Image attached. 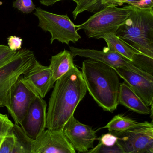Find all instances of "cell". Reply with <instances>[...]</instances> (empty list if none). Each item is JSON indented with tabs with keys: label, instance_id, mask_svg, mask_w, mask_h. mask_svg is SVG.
<instances>
[{
	"label": "cell",
	"instance_id": "cell-26",
	"mask_svg": "<svg viewBox=\"0 0 153 153\" xmlns=\"http://www.w3.org/2000/svg\"><path fill=\"white\" fill-rule=\"evenodd\" d=\"M8 46L13 51H19L22 48V39L19 37L15 36H10L7 38Z\"/></svg>",
	"mask_w": 153,
	"mask_h": 153
},
{
	"label": "cell",
	"instance_id": "cell-25",
	"mask_svg": "<svg viewBox=\"0 0 153 153\" xmlns=\"http://www.w3.org/2000/svg\"><path fill=\"white\" fill-rule=\"evenodd\" d=\"M15 135L12 130L3 140L0 146V153H10L15 145Z\"/></svg>",
	"mask_w": 153,
	"mask_h": 153
},
{
	"label": "cell",
	"instance_id": "cell-21",
	"mask_svg": "<svg viewBox=\"0 0 153 153\" xmlns=\"http://www.w3.org/2000/svg\"><path fill=\"white\" fill-rule=\"evenodd\" d=\"M14 124L6 114L0 113V146L4 137L12 131Z\"/></svg>",
	"mask_w": 153,
	"mask_h": 153
},
{
	"label": "cell",
	"instance_id": "cell-22",
	"mask_svg": "<svg viewBox=\"0 0 153 153\" xmlns=\"http://www.w3.org/2000/svg\"><path fill=\"white\" fill-rule=\"evenodd\" d=\"M86 153H125L118 144L117 142L112 146L103 145L100 142L95 147Z\"/></svg>",
	"mask_w": 153,
	"mask_h": 153
},
{
	"label": "cell",
	"instance_id": "cell-11",
	"mask_svg": "<svg viewBox=\"0 0 153 153\" xmlns=\"http://www.w3.org/2000/svg\"><path fill=\"white\" fill-rule=\"evenodd\" d=\"M47 107L46 100L37 96L19 126L31 140H37L46 128Z\"/></svg>",
	"mask_w": 153,
	"mask_h": 153
},
{
	"label": "cell",
	"instance_id": "cell-6",
	"mask_svg": "<svg viewBox=\"0 0 153 153\" xmlns=\"http://www.w3.org/2000/svg\"><path fill=\"white\" fill-rule=\"evenodd\" d=\"M36 60L34 53L27 48L17 51L9 62L0 68V108L6 107L11 88L25 74Z\"/></svg>",
	"mask_w": 153,
	"mask_h": 153
},
{
	"label": "cell",
	"instance_id": "cell-12",
	"mask_svg": "<svg viewBox=\"0 0 153 153\" xmlns=\"http://www.w3.org/2000/svg\"><path fill=\"white\" fill-rule=\"evenodd\" d=\"M24 85L37 96L44 98L54 87L52 72L49 66L35 60L31 68L20 76Z\"/></svg>",
	"mask_w": 153,
	"mask_h": 153
},
{
	"label": "cell",
	"instance_id": "cell-28",
	"mask_svg": "<svg viewBox=\"0 0 153 153\" xmlns=\"http://www.w3.org/2000/svg\"><path fill=\"white\" fill-rule=\"evenodd\" d=\"M129 5L141 10H153V0H140Z\"/></svg>",
	"mask_w": 153,
	"mask_h": 153
},
{
	"label": "cell",
	"instance_id": "cell-10",
	"mask_svg": "<svg viewBox=\"0 0 153 153\" xmlns=\"http://www.w3.org/2000/svg\"><path fill=\"white\" fill-rule=\"evenodd\" d=\"M37 96L24 85L20 77L13 84L9 93L6 108L15 124L20 125Z\"/></svg>",
	"mask_w": 153,
	"mask_h": 153
},
{
	"label": "cell",
	"instance_id": "cell-13",
	"mask_svg": "<svg viewBox=\"0 0 153 153\" xmlns=\"http://www.w3.org/2000/svg\"><path fill=\"white\" fill-rule=\"evenodd\" d=\"M119 76L146 104L153 105V76L149 73L141 74L123 68L115 69Z\"/></svg>",
	"mask_w": 153,
	"mask_h": 153
},
{
	"label": "cell",
	"instance_id": "cell-29",
	"mask_svg": "<svg viewBox=\"0 0 153 153\" xmlns=\"http://www.w3.org/2000/svg\"><path fill=\"white\" fill-rule=\"evenodd\" d=\"M140 0H115L114 5L115 6H121L124 4H128V5H131L134 3Z\"/></svg>",
	"mask_w": 153,
	"mask_h": 153
},
{
	"label": "cell",
	"instance_id": "cell-3",
	"mask_svg": "<svg viewBox=\"0 0 153 153\" xmlns=\"http://www.w3.org/2000/svg\"><path fill=\"white\" fill-rule=\"evenodd\" d=\"M128 6L130 13L115 34L143 56L153 59V10Z\"/></svg>",
	"mask_w": 153,
	"mask_h": 153
},
{
	"label": "cell",
	"instance_id": "cell-8",
	"mask_svg": "<svg viewBox=\"0 0 153 153\" xmlns=\"http://www.w3.org/2000/svg\"><path fill=\"white\" fill-rule=\"evenodd\" d=\"M98 130H94L88 125L82 124L72 116L65 125L63 132L75 151L86 153L94 147L97 140Z\"/></svg>",
	"mask_w": 153,
	"mask_h": 153
},
{
	"label": "cell",
	"instance_id": "cell-18",
	"mask_svg": "<svg viewBox=\"0 0 153 153\" xmlns=\"http://www.w3.org/2000/svg\"><path fill=\"white\" fill-rule=\"evenodd\" d=\"M63 0H39L41 4L50 6L56 3ZM75 2L76 7L72 12L74 19L78 15L84 11L97 12L102 10L104 6L102 4V0H72Z\"/></svg>",
	"mask_w": 153,
	"mask_h": 153
},
{
	"label": "cell",
	"instance_id": "cell-1",
	"mask_svg": "<svg viewBox=\"0 0 153 153\" xmlns=\"http://www.w3.org/2000/svg\"><path fill=\"white\" fill-rule=\"evenodd\" d=\"M53 87L47 111L46 128L63 132L85 97L87 88L81 71L76 66L57 80Z\"/></svg>",
	"mask_w": 153,
	"mask_h": 153
},
{
	"label": "cell",
	"instance_id": "cell-4",
	"mask_svg": "<svg viewBox=\"0 0 153 153\" xmlns=\"http://www.w3.org/2000/svg\"><path fill=\"white\" fill-rule=\"evenodd\" d=\"M130 12L128 5L122 8L114 5L105 6L82 24L75 25V27L77 31L83 30L89 38L101 39L107 33H116Z\"/></svg>",
	"mask_w": 153,
	"mask_h": 153
},
{
	"label": "cell",
	"instance_id": "cell-16",
	"mask_svg": "<svg viewBox=\"0 0 153 153\" xmlns=\"http://www.w3.org/2000/svg\"><path fill=\"white\" fill-rule=\"evenodd\" d=\"M101 39H103L106 41L107 45V47L110 51L124 56L134 63L136 66L138 57L143 56L139 51L134 49L118 37L115 33H107L102 36Z\"/></svg>",
	"mask_w": 153,
	"mask_h": 153
},
{
	"label": "cell",
	"instance_id": "cell-24",
	"mask_svg": "<svg viewBox=\"0 0 153 153\" xmlns=\"http://www.w3.org/2000/svg\"><path fill=\"white\" fill-rule=\"evenodd\" d=\"M17 52L11 50L7 45H0V68L12 60Z\"/></svg>",
	"mask_w": 153,
	"mask_h": 153
},
{
	"label": "cell",
	"instance_id": "cell-30",
	"mask_svg": "<svg viewBox=\"0 0 153 153\" xmlns=\"http://www.w3.org/2000/svg\"><path fill=\"white\" fill-rule=\"evenodd\" d=\"M114 1L115 0H102V4L104 7L114 5Z\"/></svg>",
	"mask_w": 153,
	"mask_h": 153
},
{
	"label": "cell",
	"instance_id": "cell-14",
	"mask_svg": "<svg viewBox=\"0 0 153 153\" xmlns=\"http://www.w3.org/2000/svg\"><path fill=\"white\" fill-rule=\"evenodd\" d=\"M35 143L37 153H77L63 132L46 129Z\"/></svg>",
	"mask_w": 153,
	"mask_h": 153
},
{
	"label": "cell",
	"instance_id": "cell-2",
	"mask_svg": "<svg viewBox=\"0 0 153 153\" xmlns=\"http://www.w3.org/2000/svg\"><path fill=\"white\" fill-rule=\"evenodd\" d=\"M81 73L87 91L98 105L108 112L116 110L120 83L115 69L89 59L83 62Z\"/></svg>",
	"mask_w": 153,
	"mask_h": 153
},
{
	"label": "cell",
	"instance_id": "cell-20",
	"mask_svg": "<svg viewBox=\"0 0 153 153\" xmlns=\"http://www.w3.org/2000/svg\"><path fill=\"white\" fill-rule=\"evenodd\" d=\"M143 123L119 114L115 116L105 126L100 128H107L109 133L112 134L121 133L141 126Z\"/></svg>",
	"mask_w": 153,
	"mask_h": 153
},
{
	"label": "cell",
	"instance_id": "cell-17",
	"mask_svg": "<svg viewBox=\"0 0 153 153\" xmlns=\"http://www.w3.org/2000/svg\"><path fill=\"white\" fill-rule=\"evenodd\" d=\"M74 57L71 52L66 49L51 56L49 66L52 72L53 84H54L57 80L75 67Z\"/></svg>",
	"mask_w": 153,
	"mask_h": 153
},
{
	"label": "cell",
	"instance_id": "cell-9",
	"mask_svg": "<svg viewBox=\"0 0 153 153\" xmlns=\"http://www.w3.org/2000/svg\"><path fill=\"white\" fill-rule=\"evenodd\" d=\"M70 51L74 56H78L101 62L115 69L123 68L141 74L147 72L139 69L134 63L119 54L110 51L107 47H104L102 51H99L71 46L70 47Z\"/></svg>",
	"mask_w": 153,
	"mask_h": 153
},
{
	"label": "cell",
	"instance_id": "cell-7",
	"mask_svg": "<svg viewBox=\"0 0 153 153\" xmlns=\"http://www.w3.org/2000/svg\"><path fill=\"white\" fill-rule=\"evenodd\" d=\"M113 134L125 153H153L152 122L145 121L129 130Z\"/></svg>",
	"mask_w": 153,
	"mask_h": 153
},
{
	"label": "cell",
	"instance_id": "cell-19",
	"mask_svg": "<svg viewBox=\"0 0 153 153\" xmlns=\"http://www.w3.org/2000/svg\"><path fill=\"white\" fill-rule=\"evenodd\" d=\"M12 131L16 140L10 153H37L35 141L29 138L19 126L14 124Z\"/></svg>",
	"mask_w": 153,
	"mask_h": 153
},
{
	"label": "cell",
	"instance_id": "cell-27",
	"mask_svg": "<svg viewBox=\"0 0 153 153\" xmlns=\"http://www.w3.org/2000/svg\"><path fill=\"white\" fill-rule=\"evenodd\" d=\"M98 139L99 142L103 145L109 146H112L116 143L118 138L112 133H109L102 135Z\"/></svg>",
	"mask_w": 153,
	"mask_h": 153
},
{
	"label": "cell",
	"instance_id": "cell-23",
	"mask_svg": "<svg viewBox=\"0 0 153 153\" xmlns=\"http://www.w3.org/2000/svg\"><path fill=\"white\" fill-rule=\"evenodd\" d=\"M13 7L26 13H31L36 8L32 0H16L13 4Z\"/></svg>",
	"mask_w": 153,
	"mask_h": 153
},
{
	"label": "cell",
	"instance_id": "cell-5",
	"mask_svg": "<svg viewBox=\"0 0 153 153\" xmlns=\"http://www.w3.org/2000/svg\"><path fill=\"white\" fill-rule=\"evenodd\" d=\"M34 14L39 20L38 26L45 32L51 34L50 44L57 40L62 44L69 45L70 42L75 44L81 36L76 30L75 25L67 14L59 15L36 8Z\"/></svg>",
	"mask_w": 153,
	"mask_h": 153
},
{
	"label": "cell",
	"instance_id": "cell-15",
	"mask_svg": "<svg viewBox=\"0 0 153 153\" xmlns=\"http://www.w3.org/2000/svg\"><path fill=\"white\" fill-rule=\"evenodd\" d=\"M119 104L125 106L130 110L143 115L153 116V105L151 107L146 104L141 98L126 83L120 84L118 96Z\"/></svg>",
	"mask_w": 153,
	"mask_h": 153
}]
</instances>
